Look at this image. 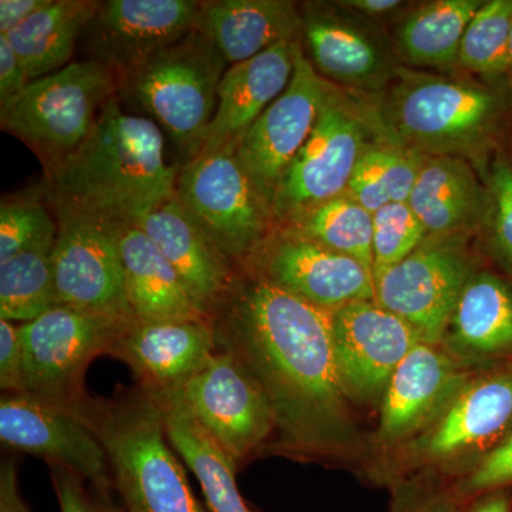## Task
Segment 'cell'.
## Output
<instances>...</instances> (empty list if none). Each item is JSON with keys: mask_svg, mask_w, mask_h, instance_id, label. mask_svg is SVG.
I'll use <instances>...</instances> for the list:
<instances>
[{"mask_svg": "<svg viewBox=\"0 0 512 512\" xmlns=\"http://www.w3.org/2000/svg\"><path fill=\"white\" fill-rule=\"evenodd\" d=\"M510 90L464 73L400 66L375 99L387 138L421 156L460 157L483 167L510 113Z\"/></svg>", "mask_w": 512, "mask_h": 512, "instance_id": "3", "label": "cell"}, {"mask_svg": "<svg viewBox=\"0 0 512 512\" xmlns=\"http://www.w3.org/2000/svg\"><path fill=\"white\" fill-rule=\"evenodd\" d=\"M178 174L180 167L165 160L160 126L127 113L116 96L82 146L45 170L33 197L45 202L59 224L134 227L175 197Z\"/></svg>", "mask_w": 512, "mask_h": 512, "instance_id": "2", "label": "cell"}, {"mask_svg": "<svg viewBox=\"0 0 512 512\" xmlns=\"http://www.w3.org/2000/svg\"><path fill=\"white\" fill-rule=\"evenodd\" d=\"M133 325L136 323L62 305L22 323L20 393L73 412L89 394L84 389L87 367L97 356L110 355L117 339Z\"/></svg>", "mask_w": 512, "mask_h": 512, "instance_id": "8", "label": "cell"}, {"mask_svg": "<svg viewBox=\"0 0 512 512\" xmlns=\"http://www.w3.org/2000/svg\"><path fill=\"white\" fill-rule=\"evenodd\" d=\"M407 204L430 237L471 234L488 212L476 167L460 157L426 156Z\"/></svg>", "mask_w": 512, "mask_h": 512, "instance_id": "26", "label": "cell"}, {"mask_svg": "<svg viewBox=\"0 0 512 512\" xmlns=\"http://www.w3.org/2000/svg\"><path fill=\"white\" fill-rule=\"evenodd\" d=\"M119 247L127 299L137 323L211 320L146 232L120 228Z\"/></svg>", "mask_w": 512, "mask_h": 512, "instance_id": "25", "label": "cell"}, {"mask_svg": "<svg viewBox=\"0 0 512 512\" xmlns=\"http://www.w3.org/2000/svg\"><path fill=\"white\" fill-rule=\"evenodd\" d=\"M460 380L453 360L437 345L417 343L384 390L379 439L397 443L412 436L446 409L461 389Z\"/></svg>", "mask_w": 512, "mask_h": 512, "instance_id": "22", "label": "cell"}, {"mask_svg": "<svg viewBox=\"0 0 512 512\" xmlns=\"http://www.w3.org/2000/svg\"><path fill=\"white\" fill-rule=\"evenodd\" d=\"M470 512H511L510 501L504 495H495V497L488 498L487 501L477 505Z\"/></svg>", "mask_w": 512, "mask_h": 512, "instance_id": "45", "label": "cell"}, {"mask_svg": "<svg viewBox=\"0 0 512 512\" xmlns=\"http://www.w3.org/2000/svg\"><path fill=\"white\" fill-rule=\"evenodd\" d=\"M339 8L352 10L357 16L369 20H380L393 16L394 13L404 9L406 3L402 0H346L336 2Z\"/></svg>", "mask_w": 512, "mask_h": 512, "instance_id": "44", "label": "cell"}, {"mask_svg": "<svg viewBox=\"0 0 512 512\" xmlns=\"http://www.w3.org/2000/svg\"><path fill=\"white\" fill-rule=\"evenodd\" d=\"M298 43H279L228 67L218 87L217 111L198 154L237 150L249 128L291 82Z\"/></svg>", "mask_w": 512, "mask_h": 512, "instance_id": "21", "label": "cell"}, {"mask_svg": "<svg viewBox=\"0 0 512 512\" xmlns=\"http://www.w3.org/2000/svg\"><path fill=\"white\" fill-rule=\"evenodd\" d=\"M228 67L217 47L195 29L119 77L117 96L150 114L188 161L200 153Z\"/></svg>", "mask_w": 512, "mask_h": 512, "instance_id": "5", "label": "cell"}, {"mask_svg": "<svg viewBox=\"0 0 512 512\" xmlns=\"http://www.w3.org/2000/svg\"><path fill=\"white\" fill-rule=\"evenodd\" d=\"M99 5L96 0H53L6 35L29 82L69 66L77 42L82 40Z\"/></svg>", "mask_w": 512, "mask_h": 512, "instance_id": "29", "label": "cell"}, {"mask_svg": "<svg viewBox=\"0 0 512 512\" xmlns=\"http://www.w3.org/2000/svg\"><path fill=\"white\" fill-rule=\"evenodd\" d=\"M448 330L463 355L485 357L512 349V288L490 272L473 274Z\"/></svg>", "mask_w": 512, "mask_h": 512, "instance_id": "30", "label": "cell"}, {"mask_svg": "<svg viewBox=\"0 0 512 512\" xmlns=\"http://www.w3.org/2000/svg\"><path fill=\"white\" fill-rule=\"evenodd\" d=\"M429 237L407 202H392L373 214V279L412 255Z\"/></svg>", "mask_w": 512, "mask_h": 512, "instance_id": "36", "label": "cell"}, {"mask_svg": "<svg viewBox=\"0 0 512 512\" xmlns=\"http://www.w3.org/2000/svg\"><path fill=\"white\" fill-rule=\"evenodd\" d=\"M512 429V369L478 377L454 394L419 441L421 456L440 463L497 446Z\"/></svg>", "mask_w": 512, "mask_h": 512, "instance_id": "20", "label": "cell"}, {"mask_svg": "<svg viewBox=\"0 0 512 512\" xmlns=\"http://www.w3.org/2000/svg\"><path fill=\"white\" fill-rule=\"evenodd\" d=\"M50 478L62 512H113L107 503L94 498L84 487V480L69 468L49 464Z\"/></svg>", "mask_w": 512, "mask_h": 512, "instance_id": "39", "label": "cell"}, {"mask_svg": "<svg viewBox=\"0 0 512 512\" xmlns=\"http://www.w3.org/2000/svg\"><path fill=\"white\" fill-rule=\"evenodd\" d=\"M117 92L119 79L109 67L93 60L70 63L2 104L0 126L32 148L47 170L82 146Z\"/></svg>", "mask_w": 512, "mask_h": 512, "instance_id": "7", "label": "cell"}, {"mask_svg": "<svg viewBox=\"0 0 512 512\" xmlns=\"http://www.w3.org/2000/svg\"><path fill=\"white\" fill-rule=\"evenodd\" d=\"M330 87L332 84L313 69L299 42L291 82L235 150L271 211L276 190L311 136Z\"/></svg>", "mask_w": 512, "mask_h": 512, "instance_id": "12", "label": "cell"}, {"mask_svg": "<svg viewBox=\"0 0 512 512\" xmlns=\"http://www.w3.org/2000/svg\"><path fill=\"white\" fill-rule=\"evenodd\" d=\"M512 483V429L493 450L485 454L466 481L467 491L491 490Z\"/></svg>", "mask_w": 512, "mask_h": 512, "instance_id": "38", "label": "cell"}, {"mask_svg": "<svg viewBox=\"0 0 512 512\" xmlns=\"http://www.w3.org/2000/svg\"><path fill=\"white\" fill-rule=\"evenodd\" d=\"M195 419L237 463L255 453L275 430L261 386L227 350L177 390Z\"/></svg>", "mask_w": 512, "mask_h": 512, "instance_id": "13", "label": "cell"}, {"mask_svg": "<svg viewBox=\"0 0 512 512\" xmlns=\"http://www.w3.org/2000/svg\"><path fill=\"white\" fill-rule=\"evenodd\" d=\"M473 274L467 235H429L375 279L376 302L409 323L423 342L439 345Z\"/></svg>", "mask_w": 512, "mask_h": 512, "instance_id": "10", "label": "cell"}, {"mask_svg": "<svg viewBox=\"0 0 512 512\" xmlns=\"http://www.w3.org/2000/svg\"><path fill=\"white\" fill-rule=\"evenodd\" d=\"M202 0H106L84 30L89 59L117 79L197 29Z\"/></svg>", "mask_w": 512, "mask_h": 512, "instance_id": "14", "label": "cell"}, {"mask_svg": "<svg viewBox=\"0 0 512 512\" xmlns=\"http://www.w3.org/2000/svg\"><path fill=\"white\" fill-rule=\"evenodd\" d=\"M481 5L480 0H436L407 13L394 32L397 59L409 69L458 73L461 40Z\"/></svg>", "mask_w": 512, "mask_h": 512, "instance_id": "28", "label": "cell"}, {"mask_svg": "<svg viewBox=\"0 0 512 512\" xmlns=\"http://www.w3.org/2000/svg\"><path fill=\"white\" fill-rule=\"evenodd\" d=\"M302 9L289 0H207L197 29L229 66L279 43L301 42Z\"/></svg>", "mask_w": 512, "mask_h": 512, "instance_id": "24", "label": "cell"}, {"mask_svg": "<svg viewBox=\"0 0 512 512\" xmlns=\"http://www.w3.org/2000/svg\"><path fill=\"white\" fill-rule=\"evenodd\" d=\"M18 53L6 35H0V106L18 96L29 84Z\"/></svg>", "mask_w": 512, "mask_h": 512, "instance_id": "41", "label": "cell"}, {"mask_svg": "<svg viewBox=\"0 0 512 512\" xmlns=\"http://www.w3.org/2000/svg\"><path fill=\"white\" fill-rule=\"evenodd\" d=\"M302 18L303 53L326 82L369 97L389 87L402 63L372 26L330 6H306Z\"/></svg>", "mask_w": 512, "mask_h": 512, "instance_id": "16", "label": "cell"}, {"mask_svg": "<svg viewBox=\"0 0 512 512\" xmlns=\"http://www.w3.org/2000/svg\"><path fill=\"white\" fill-rule=\"evenodd\" d=\"M53 0H0V35H8L28 22Z\"/></svg>", "mask_w": 512, "mask_h": 512, "instance_id": "42", "label": "cell"}, {"mask_svg": "<svg viewBox=\"0 0 512 512\" xmlns=\"http://www.w3.org/2000/svg\"><path fill=\"white\" fill-rule=\"evenodd\" d=\"M119 232L94 222L59 224L53 251L56 305L137 323L127 299Z\"/></svg>", "mask_w": 512, "mask_h": 512, "instance_id": "17", "label": "cell"}, {"mask_svg": "<svg viewBox=\"0 0 512 512\" xmlns=\"http://www.w3.org/2000/svg\"><path fill=\"white\" fill-rule=\"evenodd\" d=\"M423 342L402 318L376 301L355 302L333 311V343L348 397L373 402L383 397L394 370Z\"/></svg>", "mask_w": 512, "mask_h": 512, "instance_id": "18", "label": "cell"}, {"mask_svg": "<svg viewBox=\"0 0 512 512\" xmlns=\"http://www.w3.org/2000/svg\"><path fill=\"white\" fill-rule=\"evenodd\" d=\"M72 413L103 444L128 512H207L168 440L158 394L140 386L111 399L87 394Z\"/></svg>", "mask_w": 512, "mask_h": 512, "instance_id": "4", "label": "cell"}, {"mask_svg": "<svg viewBox=\"0 0 512 512\" xmlns=\"http://www.w3.org/2000/svg\"><path fill=\"white\" fill-rule=\"evenodd\" d=\"M134 227L146 232L211 315L234 282L238 268L215 248L178 198H171Z\"/></svg>", "mask_w": 512, "mask_h": 512, "instance_id": "23", "label": "cell"}, {"mask_svg": "<svg viewBox=\"0 0 512 512\" xmlns=\"http://www.w3.org/2000/svg\"><path fill=\"white\" fill-rule=\"evenodd\" d=\"M488 212L494 247L512 264V161L498 157L488 171Z\"/></svg>", "mask_w": 512, "mask_h": 512, "instance_id": "37", "label": "cell"}, {"mask_svg": "<svg viewBox=\"0 0 512 512\" xmlns=\"http://www.w3.org/2000/svg\"><path fill=\"white\" fill-rule=\"evenodd\" d=\"M505 83L508 84L507 89L510 90V93L512 94V26H511V37H510V62H508V73H507V80H505Z\"/></svg>", "mask_w": 512, "mask_h": 512, "instance_id": "47", "label": "cell"}, {"mask_svg": "<svg viewBox=\"0 0 512 512\" xmlns=\"http://www.w3.org/2000/svg\"><path fill=\"white\" fill-rule=\"evenodd\" d=\"M175 197L237 268L275 229L271 208L235 151L198 154L185 161Z\"/></svg>", "mask_w": 512, "mask_h": 512, "instance_id": "9", "label": "cell"}, {"mask_svg": "<svg viewBox=\"0 0 512 512\" xmlns=\"http://www.w3.org/2000/svg\"><path fill=\"white\" fill-rule=\"evenodd\" d=\"M23 348L20 325L0 319V387L3 394L22 392Z\"/></svg>", "mask_w": 512, "mask_h": 512, "instance_id": "40", "label": "cell"}, {"mask_svg": "<svg viewBox=\"0 0 512 512\" xmlns=\"http://www.w3.org/2000/svg\"><path fill=\"white\" fill-rule=\"evenodd\" d=\"M0 512H30L19 490L15 460H3L0 467Z\"/></svg>", "mask_w": 512, "mask_h": 512, "instance_id": "43", "label": "cell"}, {"mask_svg": "<svg viewBox=\"0 0 512 512\" xmlns=\"http://www.w3.org/2000/svg\"><path fill=\"white\" fill-rule=\"evenodd\" d=\"M512 0L483 2L464 33L457 72L497 86L507 80L510 62Z\"/></svg>", "mask_w": 512, "mask_h": 512, "instance_id": "33", "label": "cell"}, {"mask_svg": "<svg viewBox=\"0 0 512 512\" xmlns=\"http://www.w3.org/2000/svg\"><path fill=\"white\" fill-rule=\"evenodd\" d=\"M387 138L375 99L330 87L308 141L272 201L275 228L348 191L363 154Z\"/></svg>", "mask_w": 512, "mask_h": 512, "instance_id": "6", "label": "cell"}, {"mask_svg": "<svg viewBox=\"0 0 512 512\" xmlns=\"http://www.w3.org/2000/svg\"><path fill=\"white\" fill-rule=\"evenodd\" d=\"M171 446L200 481L211 512H252L237 484V461L195 419L177 390L156 393Z\"/></svg>", "mask_w": 512, "mask_h": 512, "instance_id": "27", "label": "cell"}, {"mask_svg": "<svg viewBox=\"0 0 512 512\" xmlns=\"http://www.w3.org/2000/svg\"><path fill=\"white\" fill-rule=\"evenodd\" d=\"M278 228L352 256L373 272V215L348 194L323 202Z\"/></svg>", "mask_w": 512, "mask_h": 512, "instance_id": "32", "label": "cell"}, {"mask_svg": "<svg viewBox=\"0 0 512 512\" xmlns=\"http://www.w3.org/2000/svg\"><path fill=\"white\" fill-rule=\"evenodd\" d=\"M217 352L211 320H171L130 326L110 356L130 367L138 386L161 394L181 389Z\"/></svg>", "mask_w": 512, "mask_h": 512, "instance_id": "19", "label": "cell"}, {"mask_svg": "<svg viewBox=\"0 0 512 512\" xmlns=\"http://www.w3.org/2000/svg\"><path fill=\"white\" fill-rule=\"evenodd\" d=\"M53 306V251L36 249L0 262V319L22 325Z\"/></svg>", "mask_w": 512, "mask_h": 512, "instance_id": "34", "label": "cell"}, {"mask_svg": "<svg viewBox=\"0 0 512 512\" xmlns=\"http://www.w3.org/2000/svg\"><path fill=\"white\" fill-rule=\"evenodd\" d=\"M0 440L5 446L69 468L109 503L114 487L103 444L82 419L22 393L0 400Z\"/></svg>", "mask_w": 512, "mask_h": 512, "instance_id": "15", "label": "cell"}, {"mask_svg": "<svg viewBox=\"0 0 512 512\" xmlns=\"http://www.w3.org/2000/svg\"><path fill=\"white\" fill-rule=\"evenodd\" d=\"M424 157L389 138L377 141L357 163L346 194L372 215L392 202H409Z\"/></svg>", "mask_w": 512, "mask_h": 512, "instance_id": "31", "label": "cell"}, {"mask_svg": "<svg viewBox=\"0 0 512 512\" xmlns=\"http://www.w3.org/2000/svg\"><path fill=\"white\" fill-rule=\"evenodd\" d=\"M218 349L261 386L281 443L326 453L348 441V394L333 343V311L238 268L211 312Z\"/></svg>", "mask_w": 512, "mask_h": 512, "instance_id": "1", "label": "cell"}, {"mask_svg": "<svg viewBox=\"0 0 512 512\" xmlns=\"http://www.w3.org/2000/svg\"><path fill=\"white\" fill-rule=\"evenodd\" d=\"M416 512H456V504L451 498H437Z\"/></svg>", "mask_w": 512, "mask_h": 512, "instance_id": "46", "label": "cell"}, {"mask_svg": "<svg viewBox=\"0 0 512 512\" xmlns=\"http://www.w3.org/2000/svg\"><path fill=\"white\" fill-rule=\"evenodd\" d=\"M59 222L36 197L2 201L0 205V262L23 252L55 251Z\"/></svg>", "mask_w": 512, "mask_h": 512, "instance_id": "35", "label": "cell"}, {"mask_svg": "<svg viewBox=\"0 0 512 512\" xmlns=\"http://www.w3.org/2000/svg\"><path fill=\"white\" fill-rule=\"evenodd\" d=\"M239 268L328 311L376 301L372 269L281 228H275Z\"/></svg>", "mask_w": 512, "mask_h": 512, "instance_id": "11", "label": "cell"}]
</instances>
